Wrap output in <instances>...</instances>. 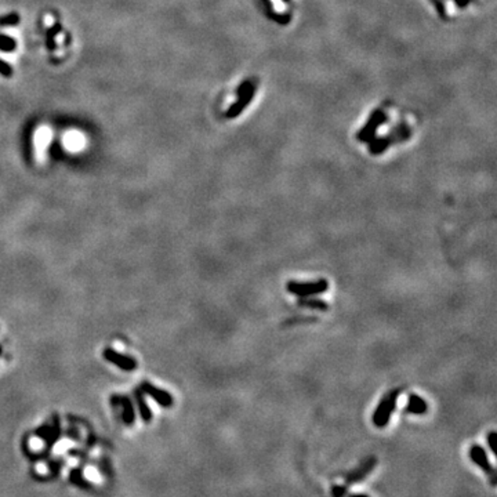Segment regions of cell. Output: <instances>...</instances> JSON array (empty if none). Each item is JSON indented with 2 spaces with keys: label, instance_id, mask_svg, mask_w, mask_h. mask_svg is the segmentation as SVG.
<instances>
[{
  "label": "cell",
  "instance_id": "3957f363",
  "mask_svg": "<svg viewBox=\"0 0 497 497\" xmlns=\"http://www.w3.org/2000/svg\"><path fill=\"white\" fill-rule=\"evenodd\" d=\"M470 457H471L472 462L477 464L480 470H482V471L488 475L489 478H490L492 485L495 486V485H496V480H497L496 471H495L493 465H492V464H490V462H489L488 454H486V452H485V449H483V447L479 445H472L471 449H470Z\"/></svg>",
  "mask_w": 497,
  "mask_h": 497
},
{
  "label": "cell",
  "instance_id": "ac0fdd59",
  "mask_svg": "<svg viewBox=\"0 0 497 497\" xmlns=\"http://www.w3.org/2000/svg\"><path fill=\"white\" fill-rule=\"evenodd\" d=\"M29 445H31L32 449H40V447L43 446V442L39 441V439H32V441L29 442Z\"/></svg>",
  "mask_w": 497,
  "mask_h": 497
},
{
  "label": "cell",
  "instance_id": "7c38bea8",
  "mask_svg": "<svg viewBox=\"0 0 497 497\" xmlns=\"http://www.w3.org/2000/svg\"><path fill=\"white\" fill-rule=\"evenodd\" d=\"M60 31H61L60 24H55V25L53 26L52 29L49 31V34H47V39H46V43H47V49H49V50H54V49H55V44H54V36L58 34Z\"/></svg>",
  "mask_w": 497,
  "mask_h": 497
},
{
  "label": "cell",
  "instance_id": "4fadbf2b",
  "mask_svg": "<svg viewBox=\"0 0 497 497\" xmlns=\"http://www.w3.org/2000/svg\"><path fill=\"white\" fill-rule=\"evenodd\" d=\"M317 318H292V319H286V322L283 326H294L301 325V323H314L317 322Z\"/></svg>",
  "mask_w": 497,
  "mask_h": 497
},
{
  "label": "cell",
  "instance_id": "e0dca14e",
  "mask_svg": "<svg viewBox=\"0 0 497 497\" xmlns=\"http://www.w3.org/2000/svg\"><path fill=\"white\" fill-rule=\"evenodd\" d=\"M86 477L89 479L94 480V482H100L101 480V477L98 475V472L95 471L94 468H91V467H89L86 470Z\"/></svg>",
  "mask_w": 497,
  "mask_h": 497
},
{
  "label": "cell",
  "instance_id": "5b68a950",
  "mask_svg": "<svg viewBox=\"0 0 497 497\" xmlns=\"http://www.w3.org/2000/svg\"><path fill=\"white\" fill-rule=\"evenodd\" d=\"M405 410H406V413H410V414H426L428 410V405L419 395L410 394Z\"/></svg>",
  "mask_w": 497,
  "mask_h": 497
},
{
  "label": "cell",
  "instance_id": "2e32d148",
  "mask_svg": "<svg viewBox=\"0 0 497 497\" xmlns=\"http://www.w3.org/2000/svg\"><path fill=\"white\" fill-rule=\"evenodd\" d=\"M0 73L4 77H10L13 75V68L3 60H0Z\"/></svg>",
  "mask_w": 497,
  "mask_h": 497
},
{
  "label": "cell",
  "instance_id": "d6986e66",
  "mask_svg": "<svg viewBox=\"0 0 497 497\" xmlns=\"http://www.w3.org/2000/svg\"><path fill=\"white\" fill-rule=\"evenodd\" d=\"M347 497H369L368 495H347Z\"/></svg>",
  "mask_w": 497,
  "mask_h": 497
},
{
  "label": "cell",
  "instance_id": "6da1fadb",
  "mask_svg": "<svg viewBox=\"0 0 497 497\" xmlns=\"http://www.w3.org/2000/svg\"><path fill=\"white\" fill-rule=\"evenodd\" d=\"M401 388H394L390 392L384 395V398L381 399V402L378 403L377 409L373 413V424L377 428H384L388 426V423L391 420V416L395 411L396 408V399L401 394Z\"/></svg>",
  "mask_w": 497,
  "mask_h": 497
},
{
  "label": "cell",
  "instance_id": "277c9868",
  "mask_svg": "<svg viewBox=\"0 0 497 497\" xmlns=\"http://www.w3.org/2000/svg\"><path fill=\"white\" fill-rule=\"evenodd\" d=\"M376 465H377V459L376 457H369L365 462L360 463L359 467H356L355 470L348 472V475L345 477V483L347 485H352V483H358L360 480H363L370 472L374 470Z\"/></svg>",
  "mask_w": 497,
  "mask_h": 497
},
{
  "label": "cell",
  "instance_id": "ba28073f",
  "mask_svg": "<svg viewBox=\"0 0 497 497\" xmlns=\"http://www.w3.org/2000/svg\"><path fill=\"white\" fill-rule=\"evenodd\" d=\"M146 391L152 395L155 399L160 403V405H163V406H170V405L173 403L172 396L167 394V392H164V391L156 390V388H154V387H151V386H146Z\"/></svg>",
  "mask_w": 497,
  "mask_h": 497
},
{
  "label": "cell",
  "instance_id": "7a4b0ae2",
  "mask_svg": "<svg viewBox=\"0 0 497 497\" xmlns=\"http://www.w3.org/2000/svg\"><path fill=\"white\" fill-rule=\"evenodd\" d=\"M327 289H329V282L323 278L314 281V282L290 281V282L286 283V290L296 297H312V296L327 292Z\"/></svg>",
  "mask_w": 497,
  "mask_h": 497
},
{
  "label": "cell",
  "instance_id": "52a82bcc",
  "mask_svg": "<svg viewBox=\"0 0 497 497\" xmlns=\"http://www.w3.org/2000/svg\"><path fill=\"white\" fill-rule=\"evenodd\" d=\"M105 356L111 360V362L116 363L119 368L124 369V370H131V369L136 368V362H134V359H131L129 356H123V355L116 354V352L113 351H106L105 352Z\"/></svg>",
  "mask_w": 497,
  "mask_h": 497
},
{
  "label": "cell",
  "instance_id": "5bb4252c",
  "mask_svg": "<svg viewBox=\"0 0 497 497\" xmlns=\"http://www.w3.org/2000/svg\"><path fill=\"white\" fill-rule=\"evenodd\" d=\"M486 441H488V445L489 447H490V450H492V453L495 454V456H497V432L496 431H490L488 434V438H486Z\"/></svg>",
  "mask_w": 497,
  "mask_h": 497
},
{
  "label": "cell",
  "instance_id": "9a60e30c",
  "mask_svg": "<svg viewBox=\"0 0 497 497\" xmlns=\"http://www.w3.org/2000/svg\"><path fill=\"white\" fill-rule=\"evenodd\" d=\"M330 493H332V496L333 497H347L348 490H347V486L335 485V486H332V489H330Z\"/></svg>",
  "mask_w": 497,
  "mask_h": 497
},
{
  "label": "cell",
  "instance_id": "8992f818",
  "mask_svg": "<svg viewBox=\"0 0 497 497\" xmlns=\"http://www.w3.org/2000/svg\"><path fill=\"white\" fill-rule=\"evenodd\" d=\"M297 305L301 308L315 309V311H323V312L329 309V304L326 301L320 300V299H314V296L312 297H300L297 300Z\"/></svg>",
  "mask_w": 497,
  "mask_h": 497
},
{
  "label": "cell",
  "instance_id": "8fae6325",
  "mask_svg": "<svg viewBox=\"0 0 497 497\" xmlns=\"http://www.w3.org/2000/svg\"><path fill=\"white\" fill-rule=\"evenodd\" d=\"M16 49V40L11 39L9 36H3L0 35V50L3 52H11Z\"/></svg>",
  "mask_w": 497,
  "mask_h": 497
},
{
  "label": "cell",
  "instance_id": "30bf717a",
  "mask_svg": "<svg viewBox=\"0 0 497 497\" xmlns=\"http://www.w3.org/2000/svg\"><path fill=\"white\" fill-rule=\"evenodd\" d=\"M49 137H50V133H49V130H42V131H39L37 138H36V142H37V151H39V154H42V152H43V148H46V146H47Z\"/></svg>",
  "mask_w": 497,
  "mask_h": 497
},
{
  "label": "cell",
  "instance_id": "9c48e42d",
  "mask_svg": "<svg viewBox=\"0 0 497 497\" xmlns=\"http://www.w3.org/2000/svg\"><path fill=\"white\" fill-rule=\"evenodd\" d=\"M65 145L68 146L69 149L72 151H76V149H80L83 146V137L77 133H69L68 136L65 137Z\"/></svg>",
  "mask_w": 497,
  "mask_h": 497
}]
</instances>
